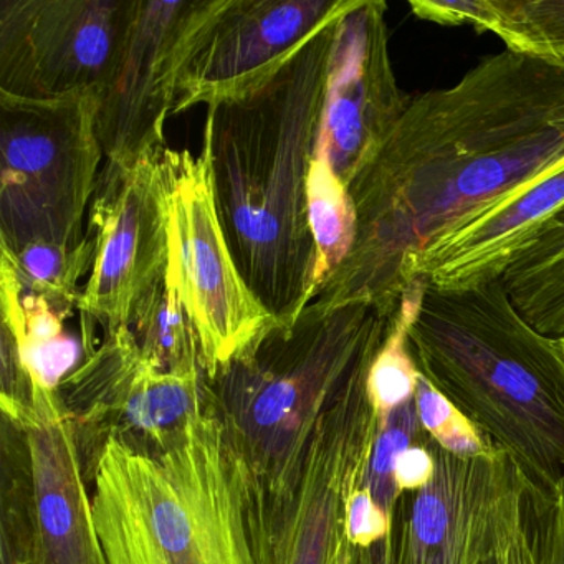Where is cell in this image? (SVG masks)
I'll return each instance as SVG.
<instances>
[{
	"label": "cell",
	"mask_w": 564,
	"mask_h": 564,
	"mask_svg": "<svg viewBox=\"0 0 564 564\" xmlns=\"http://www.w3.org/2000/svg\"><path fill=\"white\" fill-rule=\"evenodd\" d=\"M564 171V61L505 48L411 97L348 184L355 242L312 302L395 316L405 267L435 240Z\"/></svg>",
	"instance_id": "cell-1"
},
{
	"label": "cell",
	"mask_w": 564,
	"mask_h": 564,
	"mask_svg": "<svg viewBox=\"0 0 564 564\" xmlns=\"http://www.w3.org/2000/svg\"><path fill=\"white\" fill-rule=\"evenodd\" d=\"M339 19L265 85L207 107L200 154L224 234L247 285L279 322L295 319L315 289L308 176Z\"/></svg>",
	"instance_id": "cell-2"
},
{
	"label": "cell",
	"mask_w": 564,
	"mask_h": 564,
	"mask_svg": "<svg viewBox=\"0 0 564 564\" xmlns=\"http://www.w3.org/2000/svg\"><path fill=\"white\" fill-rule=\"evenodd\" d=\"M408 345L419 372L510 458L534 507L546 505L564 480V366L554 339L495 280L457 292L427 285Z\"/></svg>",
	"instance_id": "cell-3"
},
{
	"label": "cell",
	"mask_w": 564,
	"mask_h": 564,
	"mask_svg": "<svg viewBox=\"0 0 564 564\" xmlns=\"http://www.w3.org/2000/svg\"><path fill=\"white\" fill-rule=\"evenodd\" d=\"M250 480L214 405L163 451L110 442L90 485L108 564H257Z\"/></svg>",
	"instance_id": "cell-4"
},
{
	"label": "cell",
	"mask_w": 564,
	"mask_h": 564,
	"mask_svg": "<svg viewBox=\"0 0 564 564\" xmlns=\"http://www.w3.org/2000/svg\"><path fill=\"white\" fill-rule=\"evenodd\" d=\"M392 322L369 303H308L209 376L214 408L260 487H293L316 424L356 369L375 358Z\"/></svg>",
	"instance_id": "cell-5"
},
{
	"label": "cell",
	"mask_w": 564,
	"mask_h": 564,
	"mask_svg": "<svg viewBox=\"0 0 564 564\" xmlns=\"http://www.w3.org/2000/svg\"><path fill=\"white\" fill-rule=\"evenodd\" d=\"M100 97L0 95V249L78 246L100 176Z\"/></svg>",
	"instance_id": "cell-6"
},
{
	"label": "cell",
	"mask_w": 564,
	"mask_h": 564,
	"mask_svg": "<svg viewBox=\"0 0 564 564\" xmlns=\"http://www.w3.org/2000/svg\"><path fill=\"white\" fill-rule=\"evenodd\" d=\"M372 359L356 369L319 419L293 487L270 494L252 475L257 564H359L348 534V508L361 487L379 425L368 392Z\"/></svg>",
	"instance_id": "cell-7"
},
{
	"label": "cell",
	"mask_w": 564,
	"mask_h": 564,
	"mask_svg": "<svg viewBox=\"0 0 564 564\" xmlns=\"http://www.w3.org/2000/svg\"><path fill=\"white\" fill-rule=\"evenodd\" d=\"M58 398L88 487L110 442L138 452L163 451L214 405L206 369L163 371L141 351L130 328L105 333L88 348Z\"/></svg>",
	"instance_id": "cell-8"
},
{
	"label": "cell",
	"mask_w": 564,
	"mask_h": 564,
	"mask_svg": "<svg viewBox=\"0 0 564 564\" xmlns=\"http://www.w3.org/2000/svg\"><path fill=\"white\" fill-rule=\"evenodd\" d=\"M170 227V265L213 376L276 322L247 285L217 213L203 154L160 151Z\"/></svg>",
	"instance_id": "cell-9"
},
{
	"label": "cell",
	"mask_w": 564,
	"mask_h": 564,
	"mask_svg": "<svg viewBox=\"0 0 564 564\" xmlns=\"http://www.w3.org/2000/svg\"><path fill=\"white\" fill-rule=\"evenodd\" d=\"M131 14L133 0H0V95L100 97Z\"/></svg>",
	"instance_id": "cell-10"
},
{
	"label": "cell",
	"mask_w": 564,
	"mask_h": 564,
	"mask_svg": "<svg viewBox=\"0 0 564 564\" xmlns=\"http://www.w3.org/2000/svg\"><path fill=\"white\" fill-rule=\"evenodd\" d=\"M435 474L399 495L388 540L359 551V564H488L501 521L524 480L501 451L451 454L431 438Z\"/></svg>",
	"instance_id": "cell-11"
},
{
	"label": "cell",
	"mask_w": 564,
	"mask_h": 564,
	"mask_svg": "<svg viewBox=\"0 0 564 564\" xmlns=\"http://www.w3.org/2000/svg\"><path fill=\"white\" fill-rule=\"evenodd\" d=\"M220 0H133L130 28L100 95L98 138L108 163L133 164L160 153L177 85Z\"/></svg>",
	"instance_id": "cell-12"
},
{
	"label": "cell",
	"mask_w": 564,
	"mask_h": 564,
	"mask_svg": "<svg viewBox=\"0 0 564 564\" xmlns=\"http://www.w3.org/2000/svg\"><path fill=\"white\" fill-rule=\"evenodd\" d=\"M87 232L95 239V260L77 308L105 333L128 328L170 263L160 153L133 164L107 161L91 199Z\"/></svg>",
	"instance_id": "cell-13"
},
{
	"label": "cell",
	"mask_w": 564,
	"mask_h": 564,
	"mask_svg": "<svg viewBox=\"0 0 564 564\" xmlns=\"http://www.w3.org/2000/svg\"><path fill=\"white\" fill-rule=\"evenodd\" d=\"M355 0H220L177 85L174 113L246 97Z\"/></svg>",
	"instance_id": "cell-14"
},
{
	"label": "cell",
	"mask_w": 564,
	"mask_h": 564,
	"mask_svg": "<svg viewBox=\"0 0 564 564\" xmlns=\"http://www.w3.org/2000/svg\"><path fill=\"white\" fill-rule=\"evenodd\" d=\"M388 4L355 0L339 19L326 75L316 154L348 186L408 107L389 51Z\"/></svg>",
	"instance_id": "cell-15"
},
{
	"label": "cell",
	"mask_w": 564,
	"mask_h": 564,
	"mask_svg": "<svg viewBox=\"0 0 564 564\" xmlns=\"http://www.w3.org/2000/svg\"><path fill=\"white\" fill-rule=\"evenodd\" d=\"M12 421L28 437L37 564H108L90 487L58 392L35 389L34 405Z\"/></svg>",
	"instance_id": "cell-16"
},
{
	"label": "cell",
	"mask_w": 564,
	"mask_h": 564,
	"mask_svg": "<svg viewBox=\"0 0 564 564\" xmlns=\"http://www.w3.org/2000/svg\"><path fill=\"white\" fill-rule=\"evenodd\" d=\"M563 207L561 171L507 206L441 237L412 257L405 267V289L415 279H425L432 289L442 292L475 289L503 279L508 267Z\"/></svg>",
	"instance_id": "cell-17"
},
{
	"label": "cell",
	"mask_w": 564,
	"mask_h": 564,
	"mask_svg": "<svg viewBox=\"0 0 564 564\" xmlns=\"http://www.w3.org/2000/svg\"><path fill=\"white\" fill-rule=\"evenodd\" d=\"M2 325L18 341L19 355L35 389L58 392L85 358V345L65 332L62 316L44 296L22 292L18 273L0 256Z\"/></svg>",
	"instance_id": "cell-18"
},
{
	"label": "cell",
	"mask_w": 564,
	"mask_h": 564,
	"mask_svg": "<svg viewBox=\"0 0 564 564\" xmlns=\"http://www.w3.org/2000/svg\"><path fill=\"white\" fill-rule=\"evenodd\" d=\"M501 282L514 308L536 332L564 338V207L541 227Z\"/></svg>",
	"instance_id": "cell-19"
},
{
	"label": "cell",
	"mask_w": 564,
	"mask_h": 564,
	"mask_svg": "<svg viewBox=\"0 0 564 564\" xmlns=\"http://www.w3.org/2000/svg\"><path fill=\"white\" fill-rule=\"evenodd\" d=\"M128 328L141 351L163 371L206 369L199 336L184 306L176 273L170 263L161 282L141 300Z\"/></svg>",
	"instance_id": "cell-20"
},
{
	"label": "cell",
	"mask_w": 564,
	"mask_h": 564,
	"mask_svg": "<svg viewBox=\"0 0 564 564\" xmlns=\"http://www.w3.org/2000/svg\"><path fill=\"white\" fill-rule=\"evenodd\" d=\"M0 564H37L28 437L6 415L0 419Z\"/></svg>",
	"instance_id": "cell-21"
},
{
	"label": "cell",
	"mask_w": 564,
	"mask_h": 564,
	"mask_svg": "<svg viewBox=\"0 0 564 564\" xmlns=\"http://www.w3.org/2000/svg\"><path fill=\"white\" fill-rule=\"evenodd\" d=\"M308 214L316 247L313 299L348 256L356 234L355 206L348 186L336 176L328 160L316 153L310 167Z\"/></svg>",
	"instance_id": "cell-22"
},
{
	"label": "cell",
	"mask_w": 564,
	"mask_h": 564,
	"mask_svg": "<svg viewBox=\"0 0 564 564\" xmlns=\"http://www.w3.org/2000/svg\"><path fill=\"white\" fill-rule=\"evenodd\" d=\"M0 253L14 267L22 292L44 296L67 318L77 308L80 279L94 267L95 239L87 232L84 242L74 247L32 243L19 252L2 250Z\"/></svg>",
	"instance_id": "cell-23"
},
{
	"label": "cell",
	"mask_w": 564,
	"mask_h": 564,
	"mask_svg": "<svg viewBox=\"0 0 564 564\" xmlns=\"http://www.w3.org/2000/svg\"><path fill=\"white\" fill-rule=\"evenodd\" d=\"M488 32L508 51L564 61V0H494Z\"/></svg>",
	"instance_id": "cell-24"
},
{
	"label": "cell",
	"mask_w": 564,
	"mask_h": 564,
	"mask_svg": "<svg viewBox=\"0 0 564 564\" xmlns=\"http://www.w3.org/2000/svg\"><path fill=\"white\" fill-rule=\"evenodd\" d=\"M427 437V432L419 419L415 399L379 419L361 488H365L376 505L391 518L401 495L394 480L395 462L411 445Z\"/></svg>",
	"instance_id": "cell-25"
},
{
	"label": "cell",
	"mask_w": 564,
	"mask_h": 564,
	"mask_svg": "<svg viewBox=\"0 0 564 564\" xmlns=\"http://www.w3.org/2000/svg\"><path fill=\"white\" fill-rule=\"evenodd\" d=\"M415 408L429 437L444 451L455 455L490 454L498 451L442 392L419 375Z\"/></svg>",
	"instance_id": "cell-26"
},
{
	"label": "cell",
	"mask_w": 564,
	"mask_h": 564,
	"mask_svg": "<svg viewBox=\"0 0 564 564\" xmlns=\"http://www.w3.org/2000/svg\"><path fill=\"white\" fill-rule=\"evenodd\" d=\"M409 8L412 14L422 21L441 25L468 24L477 32H488L494 19V0H468V2L414 0Z\"/></svg>",
	"instance_id": "cell-27"
},
{
	"label": "cell",
	"mask_w": 564,
	"mask_h": 564,
	"mask_svg": "<svg viewBox=\"0 0 564 564\" xmlns=\"http://www.w3.org/2000/svg\"><path fill=\"white\" fill-rule=\"evenodd\" d=\"M392 518L376 505L371 495L359 487L349 501L348 534L352 546L368 551L388 540L391 534Z\"/></svg>",
	"instance_id": "cell-28"
},
{
	"label": "cell",
	"mask_w": 564,
	"mask_h": 564,
	"mask_svg": "<svg viewBox=\"0 0 564 564\" xmlns=\"http://www.w3.org/2000/svg\"><path fill=\"white\" fill-rule=\"evenodd\" d=\"M538 564H564V480L543 507L533 505Z\"/></svg>",
	"instance_id": "cell-29"
},
{
	"label": "cell",
	"mask_w": 564,
	"mask_h": 564,
	"mask_svg": "<svg viewBox=\"0 0 564 564\" xmlns=\"http://www.w3.org/2000/svg\"><path fill=\"white\" fill-rule=\"evenodd\" d=\"M488 564H538L533 523L527 511L518 510L505 518Z\"/></svg>",
	"instance_id": "cell-30"
},
{
	"label": "cell",
	"mask_w": 564,
	"mask_h": 564,
	"mask_svg": "<svg viewBox=\"0 0 564 564\" xmlns=\"http://www.w3.org/2000/svg\"><path fill=\"white\" fill-rule=\"evenodd\" d=\"M435 474V457L431 437L411 445L395 462L394 480L399 494L425 487Z\"/></svg>",
	"instance_id": "cell-31"
},
{
	"label": "cell",
	"mask_w": 564,
	"mask_h": 564,
	"mask_svg": "<svg viewBox=\"0 0 564 564\" xmlns=\"http://www.w3.org/2000/svg\"><path fill=\"white\" fill-rule=\"evenodd\" d=\"M554 348H556L557 356H560L561 362L564 366V338L554 339Z\"/></svg>",
	"instance_id": "cell-32"
}]
</instances>
